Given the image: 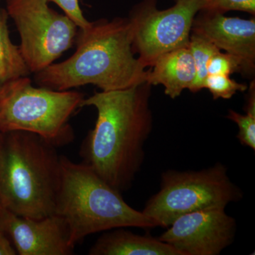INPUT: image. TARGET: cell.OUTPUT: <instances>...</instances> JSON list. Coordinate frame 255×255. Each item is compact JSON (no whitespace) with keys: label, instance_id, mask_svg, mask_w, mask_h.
Masks as SVG:
<instances>
[{"label":"cell","instance_id":"6","mask_svg":"<svg viewBox=\"0 0 255 255\" xmlns=\"http://www.w3.org/2000/svg\"><path fill=\"white\" fill-rule=\"evenodd\" d=\"M242 189L221 162L201 170L169 169L161 174L159 191L146 202L142 212L157 226L167 228L183 215L211 209H226L242 200Z\"/></svg>","mask_w":255,"mask_h":255},{"label":"cell","instance_id":"14","mask_svg":"<svg viewBox=\"0 0 255 255\" xmlns=\"http://www.w3.org/2000/svg\"><path fill=\"white\" fill-rule=\"evenodd\" d=\"M8 17L6 10L0 9V87L31 74L20 47L11 41Z\"/></svg>","mask_w":255,"mask_h":255},{"label":"cell","instance_id":"4","mask_svg":"<svg viewBox=\"0 0 255 255\" xmlns=\"http://www.w3.org/2000/svg\"><path fill=\"white\" fill-rule=\"evenodd\" d=\"M55 214L66 221L73 246L90 235L117 228L157 227L153 220L126 202L87 164L60 157Z\"/></svg>","mask_w":255,"mask_h":255},{"label":"cell","instance_id":"8","mask_svg":"<svg viewBox=\"0 0 255 255\" xmlns=\"http://www.w3.org/2000/svg\"><path fill=\"white\" fill-rule=\"evenodd\" d=\"M206 0H176L169 9L159 10L157 0H143L130 13L134 53L146 66L159 55L189 46L196 14Z\"/></svg>","mask_w":255,"mask_h":255},{"label":"cell","instance_id":"11","mask_svg":"<svg viewBox=\"0 0 255 255\" xmlns=\"http://www.w3.org/2000/svg\"><path fill=\"white\" fill-rule=\"evenodd\" d=\"M195 18L193 33L207 38L226 53L240 58L247 70L254 69L255 60V19L228 17L222 13L201 11Z\"/></svg>","mask_w":255,"mask_h":255},{"label":"cell","instance_id":"7","mask_svg":"<svg viewBox=\"0 0 255 255\" xmlns=\"http://www.w3.org/2000/svg\"><path fill=\"white\" fill-rule=\"evenodd\" d=\"M6 6L31 73L49 66L75 45L78 26L67 15L51 9L46 0H6Z\"/></svg>","mask_w":255,"mask_h":255},{"label":"cell","instance_id":"12","mask_svg":"<svg viewBox=\"0 0 255 255\" xmlns=\"http://www.w3.org/2000/svg\"><path fill=\"white\" fill-rule=\"evenodd\" d=\"M150 66L145 82L150 85H162L170 98H177L183 90L192 89L196 70L189 46L159 55Z\"/></svg>","mask_w":255,"mask_h":255},{"label":"cell","instance_id":"20","mask_svg":"<svg viewBox=\"0 0 255 255\" xmlns=\"http://www.w3.org/2000/svg\"><path fill=\"white\" fill-rule=\"evenodd\" d=\"M48 3H55L59 6L64 14L67 15L75 24L79 29H87L91 26L92 22L89 21L84 16L79 0H46Z\"/></svg>","mask_w":255,"mask_h":255},{"label":"cell","instance_id":"16","mask_svg":"<svg viewBox=\"0 0 255 255\" xmlns=\"http://www.w3.org/2000/svg\"><path fill=\"white\" fill-rule=\"evenodd\" d=\"M246 114H241L232 110H228L227 118L237 124L239 131L237 135L242 145L255 150V92L254 83L250 88L246 106Z\"/></svg>","mask_w":255,"mask_h":255},{"label":"cell","instance_id":"17","mask_svg":"<svg viewBox=\"0 0 255 255\" xmlns=\"http://www.w3.org/2000/svg\"><path fill=\"white\" fill-rule=\"evenodd\" d=\"M204 88L209 90L214 100H230L236 92L246 91L248 86L238 83L230 78V76L215 75H208L204 82Z\"/></svg>","mask_w":255,"mask_h":255},{"label":"cell","instance_id":"5","mask_svg":"<svg viewBox=\"0 0 255 255\" xmlns=\"http://www.w3.org/2000/svg\"><path fill=\"white\" fill-rule=\"evenodd\" d=\"M84 99L74 90L33 86L28 76L15 79L0 87V132H31L55 147L68 145L75 138L69 120Z\"/></svg>","mask_w":255,"mask_h":255},{"label":"cell","instance_id":"15","mask_svg":"<svg viewBox=\"0 0 255 255\" xmlns=\"http://www.w3.org/2000/svg\"><path fill=\"white\" fill-rule=\"evenodd\" d=\"M196 70V78L191 92H198L204 88V82L208 77L207 64L213 55L221 50L212 42L201 35L193 33L189 44Z\"/></svg>","mask_w":255,"mask_h":255},{"label":"cell","instance_id":"2","mask_svg":"<svg viewBox=\"0 0 255 255\" xmlns=\"http://www.w3.org/2000/svg\"><path fill=\"white\" fill-rule=\"evenodd\" d=\"M129 18L92 22L79 29L76 50L70 58L34 73L38 86L66 91L92 85L102 91L126 90L145 82L147 66L132 50Z\"/></svg>","mask_w":255,"mask_h":255},{"label":"cell","instance_id":"1","mask_svg":"<svg viewBox=\"0 0 255 255\" xmlns=\"http://www.w3.org/2000/svg\"><path fill=\"white\" fill-rule=\"evenodd\" d=\"M147 82L116 91L95 92L80 107H94L95 128L82 142V162L119 192L131 187L145 159L152 128Z\"/></svg>","mask_w":255,"mask_h":255},{"label":"cell","instance_id":"21","mask_svg":"<svg viewBox=\"0 0 255 255\" xmlns=\"http://www.w3.org/2000/svg\"><path fill=\"white\" fill-rule=\"evenodd\" d=\"M16 250L6 233L0 228V255H16Z\"/></svg>","mask_w":255,"mask_h":255},{"label":"cell","instance_id":"3","mask_svg":"<svg viewBox=\"0 0 255 255\" xmlns=\"http://www.w3.org/2000/svg\"><path fill=\"white\" fill-rule=\"evenodd\" d=\"M56 148L33 132H0V209L35 219L55 214L61 157Z\"/></svg>","mask_w":255,"mask_h":255},{"label":"cell","instance_id":"10","mask_svg":"<svg viewBox=\"0 0 255 255\" xmlns=\"http://www.w3.org/2000/svg\"><path fill=\"white\" fill-rule=\"evenodd\" d=\"M0 228L19 255H71L75 246L66 221L56 214L42 219L23 217L0 209Z\"/></svg>","mask_w":255,"mask_h":255},{"label":"cell","instance_id":"18","mask_svg":"<svg viewBox=\"0 0 255 255\" xmlns=\"http://www.w3.org/2000/svg\"><path fill=\"white\" fill-rule=\"evenodd\" d=\"M208 75H221L230 76L236 72L247 70L244 63L238 57L221 52L213 55L207 64Z\"/></svg>","mask_w":255,"mask_h":255},{"label":"cell","instance_id":"9","mask_svg":"<svg viewBox=\"0 0 255 255\" xmlns=\"http://www.w3.org/2000/svg\"><path fill=\"white\" fill-rule=\"evenodd\" d=\"M158 238L181 255H219L231 246L237 223L226 209L200 210L177 218Z\"/></svg>","mask_w":255,"mask_h":255},{"label":"cell","instance_id":"19","mask_svg":"<svg viewBox=\"0 0 255 255\" xmlns=\"http://www.w3.org/2000/svg\"><path fill=\"white\" fill-rule=\"evenodd\" d=\"M233 10L255 14V0H206L202 11L223 14Z\"/></svg>","mask_w":255,"mask_h":255},{"label":"cell","instance_id":"13","mask_svg":"<svg viewBox=\"0 0 255 255\" xmlns=\"http://www.w3.org/2000/svg\"><path fill=\"white\" fill-rule=\"evenodd\" d=\"M126 228L107 231L89 251L90 255H181L159 238L135 234Z\"/></svg>","mask_w":255,"mask_h":255}]
</instances>
